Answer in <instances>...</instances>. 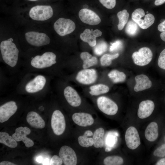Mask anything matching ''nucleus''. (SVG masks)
Wrapping results in <instances>:
<instances>
[{
  "mask_svg": "<svg viewBox=\"0 0 165 165\" xmlns=\"http://www.w3.org/2000/svg\"><path fill=\"white\" fill-rule=\"evenodd\" d=\"M13 41L12 38L2 41L0 43V49L4 62L9 67L14 68L18 62L19 51Z\"/></svg>",
  "mask_w": 165,
  "mask_h": 165,
  "instance_id": "obj_1",
  "label": "nucleus"
},
{
  "mask_svg": "<svg viewBox=\"0 0 165 165\" xmlns=\"http://www.w3.org/2000/svg\"><path fill=\"white\" fill-rule=\"evenodd\" d=\"M56 63V54L52 52L48 51L33 57L30 64L32 68L42 70L50 68Z\"/></svg>",
  "mask_w": 165,
  "mask_h": 165,
  "instance_id": "obj_2",
  "label": "nucleus"
},
{
  "mask_svg": "<svg viewBox=\"0 0 165 165\" xmlns=\"http://www.w3.org/2000/svg\"><path fill=\"white\" fill-rule=\"evenodd\" d=\"M53 14L52 8L49 5H37L31 8L29 16L33 20L44 21L51 18Z\"/></svg>",
  "mask_w": 165,
  "mask_h": 165,
  "instance_id": "obj_3",
  "label": "nucleus"
},
{
  "mask_svg": "<svg viewBox=\"0 0 165 165\" xmlns=\"http://www.w3.org/2000/svg\"><path fill=\"white\" fill-rule=\"evenodd\" d=\"M132 58L134 64L138 66H144L148 64L151 61L153 53L151 49L148 47H143L138 51L132 54Z\"/></svg>",
  "mask_w": 165,
  "mask_h": 165,
  "instance_id": "obj_4",
  "label": "nucleus"
},
{
  "mask_svg": "<svg viewBox=\"0 0 165 165\" xmlns=\"http://www.w3.org/2000/svg\"><path fill=\"white\" fill-rule=\"evenodd\" d=\"M25 38L30 45L36 47H40L47 45L50 40L48 36L44 33L30 31L25 34Z\"/></svg>",
  "mask_w": 165,
  "mask_h": 165,
  "instance_id": "obj_5",
  "label": "nucleus"
},
{
  "mask_svg": "<svg viewBox=\"0 0 165 165\" xmlns=\"http://www.w3.org/2000/svg\"><path fill=\"white\" fill-rule=\"evenodd\" d=\"M53 28L58 35L64 36L73 32L75 29V23L69 19L61 18L55 22Z\"/></svg>",
  "mask_w": 165,
  "mask_h": 165,
  "instance_id": "obj_6",
  "label": "nucleus"
},
{
  "mask_svg": "<svg viewBox=\"0 0 165 165\" xmlns=\"http://www.w3.org/2000/svg\"><path fill=\"white\" fill-rule=\"evenodd\" d=\"M97 103L99 109L104 114L113 116L117 113L118 107L117 104L110 98L101 96L97 99Z\"/></svg>",
  "mask_w": 165,
  "mask_h": 165,
  "instance_id": "obj_7",
  "label": "nucleus"
},
{
  "mask_svg": "<svg viewBox=\"0 0 165 165\" xmlns=\"http://www.w3.org/2000/svg\"><path fill=\"white\" fill-rule=\"evenodd\" d=\"M51 123L55 134L60 135L63 133L65 129L66 123L64 117L61 111L57 110L53 112Z\"/></svg>",
  "mask_w": 165,
  "mask_h": 165,
  "instance_id": "obj_8",
  "label": "nucleus"
},
{
  "mask_svg": "<svg viewBox=\"0 0 165 165\" xmlns=\"http://www.w3.org/2000/svg\"><path fill=\"white\" fill-rule=\"evenodd\" d=\"M46 83L45 77L41 75H38L26 83L24 89L28 93H35L42 90Z\"/></svg>",
  "mask_w": 165,
  "mask_h": 165,
  "instance_id": "obj_9",
  "label": "nucleus"
},
{
  "mask_svg": "<svg viewBox=\"0 0 165 165\" xmlns=\"http://www.w3.org/2000/svg\"><path fill=\"white\" fill-rule=\"evenodd\" d=\"M97 77V73L95 69L86 68L79 71L76 76L75 79L81 84L88 85L94 83Z\"/></svg>",
  "mask_w": 165,
  "mask_h": 165,
  "instance_id": "obj_10",
  "label": "nucleus"
},
{
  "mask_svg": "<svg viewBox=\"0 0 165 165\" xmlns=\"http://www.w3.org/2000/svg\"><path fill=\"white\" fill-rule=\"evenodd\" d=\"M125 140L127 147L134 150L141 144L139 135L137 129L134 127H129L126 130Z\"/></svg>",
  "mask_w": 165,
  "mask_h": 165,
  "instance_id": "obj_11",
  "label": "nucleus"
},
{
  "mask_svg": "<svg viewBox=\"0 0 165 165\" xmlns=\"http://www.w3.org/2000/svg\"><path fill=\"white\" fill-rule=\"evenodd\" d=\"M59 155L65 165H76L77 163V158L74 150L71 147L64 145L61 147Z\"/></svg>",
  "mask_w": 165,
  "mask_h": 165,
  "instance_id": "obj_12",
  "label": "nucleus"
},
{
  "mask_svg": "<svg viewBox=\"0 0 165 165\" xmlns=\"http://www.w3.org/2000/svg\"><path fill=\"white\" fill-rule=\"evenodd\" d=\"M79 16L82 21L90 25H97L101 21L99 17L94 12L87 9H81L79 12Z\"/></svg>",
  "mask_w": 165,
  "mask_h": 165,
  "instance_id": "obj_13",
  "label": "nucleus"
},
{
  "mask_svg": "<svg viewBox=\"0 0 165 165\" xmlns=\"http://www.w3.org/2000/svg\"><path fill=\"white\" fill-rule=\"evenodd\" d=\"M17 106L13 101H8L0 107V122L2 123L8 120L16 112Z\"/></svg>",
  "mask_w": 165,
  "mask_h": 165,
  "instance_id": "obj_14",
  "label": "nucleus"
},
{
  "mask_svg": "<svg viewBox=\"0 0 165 165\" xmlns=\"http://www.w3.org/2000/svg\"><path fill=\"white\" fill-rule=\"evenodd\" d=\"M72 119L76 124L83 127L91 126L94 122L93 117L90 114L83 112L74 113L72 116Z\"/></svg>",
  "mask_w": 165,
  "mask_h": 165,
  "instance_id": "obj_15",
  "label": "nucleus"
},
{
  "mask_svg": "<svg viewBox=\"0 0 165 165\" xmlns=\"http://www.w3.org/2000/svg\"><path fill=\"white\" fill-rule=\"evenodd\" d=\"M31 132L30 129L27 127H20L16 129L15 132L12 135V137L17 141H22L26 147L29 148L34 145L33 141L26 136Z\"/></svg>",
  "mask_w": 165,
  "mask_h": 165,
  "instance_id": "obj_16",
  "label": "nucleus"
},
{
  "mask_svg": "<svg viewBox=\"0 0 165 165\" xmlns=\"http://www.w3.org/2000/svg\"><path fill=\"white\" fill-rule=\"evenodd\" d=\"M64 94L68 103L72 106L78 107L81 104V99L77 91L72 87L66 86L64 90Z\"/></svg>",
  "mask_w": 165,
  "mask_h": 165,
  "instance_id": "obj_17",
  "label": "nucleus"
},
{
  "mask_svg": "<svg viewBox=\"0 0 165 165\" xmlns=\"http://www.w3.org/2000/svg\"><path fill=\"white\" fill-rule=\"evenodd\" d=\"M155 108L154 102L150 100H146L141 102L138 112V117L145 119L149 116L153 112Z\"/></svg>",
  "mask_w": 165,
  "mask_h": 165,
  "instance_id": "obj_18",
  "label": "nucleus"
},
{
  "mask_svg": "<svg viewBox=\"0 0 165 165\" xmlns=\"http://www.w3.org/2000/svg\"><path fill=\"white\" fill-rule=\"evenodd\" d=\"M102 34V32L99 30L91 31L89 29H86L80 35V37L82 41L87 43L91 47H93L96 45V37L101 36Z\"/></svg>",
  "mask_w": 165,
  "mask_h": 165,
  "instance_id": "obj_19",
  "label": "nucleus"
},
{
  "mask_svg": "<svg viewBox=\"0 0 165 165\" xmlns=\"http://www.w3.org/2000/svg\"><path fill=\"white\" fill-rule=\"evenodd\" d=\"M136 84L134 88L136 92L142 91L150 88L152 82L148 77L145 74H140L135 77Z\"/></svg>",
  "mask_w": 165,
  "mask_h": 165,
  "instance_id": "obj_20",
  "label": "nucleus"
},
{
  "mask_svg": "<svg viewBox=\"0 0 165 165\" xmlns=\"http://www.w3.org/2000/svg\"><path fill=\"white\" fill-rule=\"evenodd\" d=\"M26 120L30 125L33 128L42 129L45 126L44 121L38 113L35 112H28Z\"/></svg>",
  "mask_w": 165,
  "mask_h": 165,
  "instance_id": "obj_21",
  "label": "nucleus"
},
{
  "mask_svg": "<svg viewBox=\"0 0 165 165\" xmlns=\"http://www.w3.org/2000/svg\"><path fill=\"white\" fill-rule=\"evenodd\" d=\"M158 127L155 122L150 123L146 127L145 135L146 138L149 141L152 142L156 140L158 136Z\"/></svg>",
  "mask_w": 165,
  "mask_h": 165,
  "instance_id": "obj_22",
  "label": "nucleus"
},
{
  "mask_svg": "<svg viewBox=\"0 0 165 165\" xmlns=\"http://www.w3.org/2000/svg\"><path fill=\"white\" fill-rule=\"evenodd\" d=\"M80 57L83 61L82 67L83 69L88 68L95 66L98 62L97 58L93 56L88 52L81 53L80 54Z\"/></svg>",
  "mask_w": 165,
  "mask_h": 165,
  "instance_id": "obj_23",
  "label": "nucleus"
},
{
  "mask_svg": "<svg viewBox=\"0 0 165 165\" xmlns=\"http://www.w3.org/2000/svg\"><path fill=\"white\" fill-rule=\"evenodd\" d=\"M105 130L102 127L96 129L93 133L94 147L97 148H101L104 145Z\"/></svg>",
  "mask_w": 165,
  "mask_h": 165,
  "instance_id": "obj_24",
  "label": "nucleus"
},
{
  "mask_svg": "<svg viewBox=\"0 0 165 165\" xmlns=\"http://www.w3.org/2000/svg\"><path fill=\"white\" fill-rule=\"evenodd\" d=\"M0 143L11 148L17 147V143L14 138L5 132H0Z\"/></svg>",
  "mask_w": 165,
  "mask_h": 165,
  "instance_id": "obj_25",
  "label": "nucleus"
},
{
  "mask_svg": "<svg viewBox=\"0 0 165 165\" xmlns=\"http://www.w3.org/2000/svg\"><path fill=\"white\" fill-rule=\"evenodd\" d=\"M108 76L114 83L123 82L126 78L124 72L116 69L111 71L108 74Z\"/></svg>",
  "mask_w": 165,
  "mask_h": 165,
  "instance_id": "obj_26",
  "label": "nucleus"
},
{
  "mask_svg": "<svg viewBox=\"0 0 165 165\" xmlns=\"http://www.w3.org/2000/svg\"><path fill=\"white\" fill-rule=\"evenodd\" d=\"M90 94L92 96H98L108 93L109 87L105 84H99L93 85L90 88Z\"/></svg>",
  "mask_w": 165,
  "mask_h": 165,
  "instance_id": "obj_27",
  "label": "nucleus"
},
{
  "mask_svg": "<svg viewBox=\"0 0 165 165\" xmlns=\"http://www.w3.org/2000/svg\"><path fill=\"white\" fill-rule=\"evenodd\" d=\"M155 17L151 13H148L145 16L144 18L141 19L137 23L141 28L146 29L151 26L154 23Z\"/></svg>",
  "mask_w": 165,
  "mask_h": 165,
  "instance_id": "obj_28",
  "label": "nucleus"
},
{
  "mask_svg": "<svg viewBox=\"0 0 165 165\" xmlns=\"http://www.w3.org/2000/svg\"><path fill=\"white\" fill-rule=\"evenodd\" d=\"M119 19V24L117 25L118 28L119 30H122L127 24L129 17V13L127 10L123 9L119 12L117 14Z\"/></svg>",
  "mask_w": 165,
  "mask_h": 165,
  "instance_id": "obj_29",
  "label": "nucleus"
},
{
  "mask_svg": "<svg viewBox=\"0 0 165 165\" xmlns=\"http://www.w3.org/2000/svg\"><path fill=\"white\" fill-rule=\"evenodd\" d=\"M78 143L82 147L88 148L94 145V140L93 137H89L84 133L80 135L78 138Z\"/></svg>",
  "mask_w": 165,
  "mask_h": 165,
  "instance_id": "obj_30",
  "label": "nucleus"
},
{
  "mask_svg": "<svg viewBox=\"0 0 165 165\" xmlns=\"http://www.w3.org/2000/svg\"><path fill=\"white\" fill-rule=\"evenodd\" d=\"M103 163L105 165H121L123 163V160L118 156H109L105 158Z\"/></svg>",
  "mask_w": 165,
  "mask_h": 165,
  "instance_id": "obj_31",
  "label": "nucleus"
},
{
  "mask_svg": "<svg viewBox=\"0 0 165 165\" xmlns=\"http://www.w3.org/2000/svg\"><path fill=\"white\" fill-rule=\"evenodd\" d=\"M138 24L133 20L129 21L125 28L126 33L130 36L135 35L138 31Z\"/></svg>",
  "mask_w": 165,
  "mask_h": 165,
  "instance_id": "obj_32",
  "label": "nucleus"
},
{
  "mask_svg": "<svg viewBox=\"0 0 165 165\" xmlns=\"http://www.w3.org/2000/svg\"><path fill=\"white\" fill-rule=\"evenodd\" d=\"M119 56L118 53L113 54H105L100 58V63L103 66H108L110 65L112 63V60L118 58Z\"/></svg>",
  "mask_w": 165,
  "mask_h": 165,
  "instance_id": "obj_33",
  "label": "nucleus"
},
{
  "mask_svg": "<svg viewBox=\"0 0 165 165\" xmlns=\"http://www.w3.org/2000/svg\"><path fill=\"white\" fill-rule=\"evenodd\" d=\"M107 48L106 42L102 41L96 44L94 48V52L96 55H101L107 51Z\"/></svg>",
  "mask_w": 165,
  "mask_h": 165,
  "instance_id": "obj_34",
  "label": "nucleus"
},
{
  "mask_svg": "<svg viewBox=\"0 0 165 165\" xmlns=\"http://www.w3.org/2000/svg\"><path fill=\"white\" fill-rule=\"evenodd\" d=\"M145 15L144 10L141 8H138L135 9L132 14V20L136 23L142 17Z\"/></svg>",
  "mask_w": 165,
  "mask_h": 165,
  "instance_id": "obj_35",
  "label": "nucleus"
},
{
  "mask_svg": "<svg viewBox=\"0 0 165 165\" xmlns=\"http://www.w3.org/2000/svg\"><path fill=\"white\" fill-rule=\"evenodd\" d=\"M158 65L160 68L165 70V49L160 54L158 60Z\"/></svg>",
  "mask_w": 165,
  "mask_h": 165,
  "instance_id": "obj_36",
  "label": "nucleus"
},
{
  "mask_svg": "<svg viewBox=\"0 0 165 165\" xmlns=\"http://www.w3.org/2000/svg\"><path fill=\"white\" fill-rule=\"evenodd\" d=\"M109 50L111 52L118 51L121 49L123 46V43L120 40H117L114 42L111 43Z\"/></svg>",
  "mask_w": 165,
  "mask_h": 165,
  "instance_id": "obj_37",
  "label": "nucleus"
},
{
  "mask_svg": "<svg viewBox=\"0 0 165 165\" xmlns=\"http://www.w3.org/2000/svg\"><path fill=\"white\" fill-rule=\"evenodd\" d=\"M101 4L108 9L114 8L116 5V0H99Z\"/></svg>",
  "mask_w": 165,
  "mask_h": 165,
  "instance_id": "obj_38",
  "label": "nucleus"
},
{
  "mask_svg": "<svg viewBox=\"0 0 165 165\" xmlns=\"http://www.w3.org/2000/svg\"><path fill=\"white\" fill-rule=\"evenodd\" d=\"M153 155L158 157H165V143L157 148L154 152Z\"/></svg>",
  "mask_w": 165,
  "mask_h": 165,
  "instance_id": "obj_39",
  "label": "nucleus"
},
{
  "mask_svg": "<svg viewBox=\"0 0 165 165\" xmlns=\"http://www.w3.org/2000/svg\"><path fill=\"white\" fill-rule=\"evenodd\" d=\"M157 28L161 32L160 34L161 38L165 42V20L158 25Z\"/></svg>",
  "mask_w": 165,
  "mask_h": 165,
  "instance_id": "obj_40",
  "label": "nucleus"
},
{
  "mask_svg": "<svg viewBox=\"0 0 165 165\" xmlns=\"http://www.w3.org/2000/svg\"><path fill=\"white\" fill-rule=\"evenodd\" d=\"M63 161L59 156L55 155L53 156L50 161V165H61Z\"/></svg>",
  "mask_w": 165,
  "mask_h": 165,
  "instance_id": "obj_41",
  "label": "nucleus"
},
{
  "mask_svg": "<svg viewBox=\"0 0 165 165\" xmlns=\"http://www.w3.org/2000/svg\"><path fill=\"white\" fill-rule=\"evenodd\" d=\"M165 2V0H155L154 4L156 6L160 5Z\"/></svg>",
  "mask_w": 165,
  "mask_h": 165,
  "instance_id": "obj_42",
  "label": "nucleus"
},
{
  "mask_svg": "<svg viewBox=\"0 0 165 165\" xmlns=\"http://www.w3.org/2000/svg\"><path fill=\"white\" fill-rule=\"evenodd\" d=\"M0 165H15V164L8 161H3L1 162Z\"/></svg>",
  "mask_w": 165,
  "mask_h": 165,
  "instance_id": "obj_43",
  "label": "nucleus"
},
{
  "mask_svg": "<svg viewBox=\"0 0 165 165\" xmlns=\"http://www.w3.org/2000/svg\"><path fill=\"white\" fill-rule=\"evenodd\" d=\"M156 165H165V158H163L159 160L156 164Z\"/></svg>",
  "mask_w": 165,
  "mask_h": 165,
  "instance_id": "obj_44",
  "label": "nucleus"
},
{
  "mask_svg": "<svg viewBox=\"0 0 165 165\" xmlns=\"http://www.w3.org/2000/svg\"><path fill=\"white\" fill-rule=\"evenodd\" d=\"M36 160L39 163H41L43 160V157L41 156H38L36 158Z\"/></svg>",
  "mask_w": 165,
  "mask_h": 165,
  "instance_id": "obj_45",
  "label": "nucleus"
},
{
  "mask_svg": "<svg viewBox=\"0 0 165 165\" xmlns=\"http://www.w3.org/2000/svg\"><path fill=\"white\" fill-rule=\"evenodd\" d=\"M42 165H50V161L48 158L45 159L43 161Z\"/></svg>",
  "mask_w": 165,
  "mask_h": 165,
  "instance_id": "obj_46",
  "label": "nucleus"
},
{
  "mask_svg": "<svg viewBox=\"0 0 165 165\" xmlns=\"http://www.w3.org/2000/svg\"><path fill=\"white\" fill-rule=\"evenodd\" d=\"M27 0L31 1H38L39 0Z\"/></svg>",
  "mask_w": 165,
  "mask_h": 165,
  "instance_id": "obj_47",
  "label": "nucleus"
},
{
  "mask_svg": "<svg viewBox=\"0 0 165 165\" xmlns=\"http://www.w3.org/2000/svg\"><path fill=\"white\" fill-rule=\"evenodd\" d=\"M146 13H147V14L148 13V11Z\"/></svg>",
  "mask_w": 165,
  "mask_h": 165,
  "instance_id": "obj_48",
  "label": "nucleus"
}]
</instances>
